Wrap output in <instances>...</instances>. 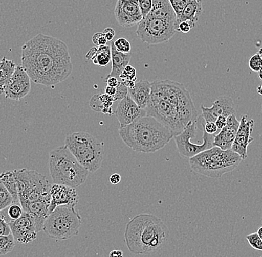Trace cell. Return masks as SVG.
<instances>
[{"label": "cell", "mask_w": 262, "mask_h": 257, "mask_svg": "<svg viewBox=\"0 0 262 257\" xmlns=\"http://www.w3.org/2000/svg\"><path fill=\"white\" fill-rule=\"evenodd\" d=\"M21 63L34 83L54 88L67 80L73 66L68 46L63 41L38 34L25 42Z\"/></svg>", "instance_id": "1"}, {"label": "cell", "mask_w": 262, "mask_h": 257, "mask_svg": "<svg viewBox=\"0 0 262 257\" xmlns=\"http://www.w3.org/2000/svg\"><path fill=\"white\" fill-rule=\"evenodd\" d=\"M147 116L154 118L169 129L173 137L183 132L198 113L189 91L179 82L169 79L151 83V92L147 107Z\"/></svg>", "instance_id": "2"}, {"label": "cell", "mask_w": 262, "mask_h": 257, "mask_svg": "<svg viewBox=\"0 0 262 257\" xmlns=\"http://www.w3.org/2000/svg\"><path fill=\"white\" fill-rule=\"evenodd\" d=\"M169 234L168 227L153 214H141L127 224L124 240L131 253L153 254L163 248Z\"/></svg>", "instance_id": "3"}, {"label": "cell", "mask_w": 262, "mask_h": 257, "mask_svg": "<svg viewBox=\"0 0 262 257\" xmlns=\"http://www.w3.org/2000/svg\"><path fill=\"white\" fill-rule=\"evenodd\" d=\"M119 133L127 147L134 151L143 153H156L173 138L169 129L147 115L126 127H120Z\"/></svg>", "instance_id": "4"}, {"label": "cell", "mask_w": 262, "mask_h": 257, "mask_svg": "<svg viewBox=\"0 0 262 257\" xmlns=\"http://www.w3.org/2000/svg\"><path fill=\"white\" fill-rule=\"evenodd\" d=\"M49 168L54 184L67 185L74 188L83 184L88 179L89 173L66 146L51 151Z\"/></svg>", "instance_id": "5"}, {"label": "cell", "mask_w": 262, "mask_h": 257, "mask_svg": "<svg viewBox=\"0 0 262 257\" xmlns=\"http://www.w3.org/2000/svg\"><path fill=\"white\" fill-rule=\"evenodd\" d=\"M242 158L232 150H223L213 147L189 158L191 169L194 173L209 178H219L236 169Z\"/></svg>", "instance_id": "6"}, {"label": "cell", "mask_w": 262, "mask_h": 257, "mask_svg": "<svg viewBox=\"0 0 262 257\" xmlns=\"http://www.w3.org/2000/svg\"><path fill=\"white\" fill-rule=\"evenodd\" d=\"M65 146L77 161L90 173H96L102 166L104 143L86 132H77L67 135Z\"/></svg>", "instance_id": "7"}, {"label": "cell", "mask_w": 262, "mask_h": 257, "mask_svg": "<svg viewBox=\"0 0 262 257\" xmlns=\"http://www.w3.org/2000/svg\"><path fill=\"white\" fill-rule=\"evenodd\" d=\"M82 219L75 207L58 206L46 219L44 233L57 241L67 240L79 233Z\"/></svg>", "instance_id": "8"}, {"label": "cell", "mask_w": 262, "mask_h": 257, "mask_svg": "<svg viewBox=\"0 0 262 257\" xmlns=\"http://www.w3.org/2000/svg\"><path fill=\"white\" fill-rule=\"evenodd\" d=\"M19 204L24 209L30 203L51 199L52 184L44 175L27 169L13 170Z\"/></svg>", "instance_id": "9"}, {"label": "cell", "mask_w": 262, "mask_h": 257, "mask_svg": "<svg viewBox=\"0 0 262 257\" xmlns=\"http://www.w3.org/2000/svg\"><path fill=\"white\" fill-rule=\"evenodd\" d=\"M174 22L147 16L138 24L137 37L148 45H158L168 42L174 36Z\"/></svg>", "instance_id": "10"}, {"label": "cell", "mask_w": 262, "mask_h": 257, "mask_svg": "<svg viewBox=\"0 0 262 257\" xmlns=\"http://www.w3.org/2000/svg\"><path fill=\"white\" fill-rule=\"evenodd\" d=\"M198 124H199V120L198 118L196 120L188 123V125L185 127L181 133L173 137L178 152L183 158H192L198 154L202 153L205 150H209L214 147L213 143H214V137L215 135L206 133L204 129H204L203 143L201 145H198L191 142V140L196 136Z\"/></svg>", "instance_id": "11"}, {"label": "cell", "mask_w": 262, "mask_h": 257, "mask_svg": "<svg viewBox=\"0 0 262 257\" xmlns=\"http://www.w3.org/2000/svg\"><path fill=\"white\" fill-rule=\"evenodd\" d=\"M31 91V78L22 65H16L15 70L5 88V97L7 99L19 101Z\"/></svg>", "instance_id": "12"}, {"label": "cell", "mask_w": 262, "mask_h": 257, "mask_svg": "<svg viewBox=\"0 0 262 257\" xmlns=\"http://www.w3.org/2000/svg\"><path fill=\"white\" fill-rule=\"evenodd\" d=\"M15 242L19 244L32 243L37 239V232L34 218L24 212L20 218L8 223Z\"/></svg>", "instance_id": "13"}, {"label": "cell", "mask_w": 262, "mask_h": 257, "mask_svg": "<svg viewBox=\"0 0 262 257\" xmlns=\"http://www.w3.org/2000/svg\"><path fill=\"white\" fill-rule=\"evenodd\" d=\"M114 14L118 24L123 28L133 27L143 19L137 0H118Z\"/></svg>", "instance_id": "14"}, {"label": "cell", "mask_w": 262, "mask_h": 257, "mask_svg": "<svg viewBox=\"0 0 262 257\" xmlns=\"http://www.w3.org/2000/svg\"><path fill=\"white\" fill-rule=\"evenodd\" d=\"M51 203L49 214H51L58 206L76 207L79 197L76 188L67 185L53 184L50 190Z\"/></svg>", "instance_id": "15"}, {"label": "cell", "mask_w": 262, "mask_h": 257, "mask_svg": "<svg viewBox=\"0 0 262 257\" xmlns=\"http://www.w3.org/2000/svg\"><path fill=\"white\" fill-rule=\"evenodd\" d=\"M254 124L255 121L253 119H249L247 115L242 116L236 136L231 148L232 151L240 155L242 161L247 158V148L250 144L254 141L253 137H251Z\"/></svg>", "instance_id": "16"}, {"label": "cell", "mask_w": 262, "mask_h": 257, "mask_svg": "<svg viewBox=\"0 0 262 257\" xmlns=\"http://www.w3.org/2000/svg\"><path fill=\"white\" fill-rule=\"evenodd\" d=\"M201 117L206 122H215L220 116L228 118L232 114H236L233 100L231 97L220 96L212 104V107H206L201 105Z\"/></svg>", "instance_id": "17"}, {"label": "cell", "mask_w": 262, "mask_h": 257, "mask_svg": "<svg viewBox=\"0 0 262 257\" xmlns=\"http://www.w3.org/2000/svg\"><path fill=\"white\" fill-rule=\"evenodd\" d=\"M115 114L119 121L120 127H126L141 118L146 116L145 109H141L129 95L120 101Z\"/></svg>", "instance_id": "18"}, {"label": "cell", "mask_w": 262, "mask_h": 257, "mask_svg": "<svg viewBox=\"0 0 262 257\" xmlns=\"http://www.w3.org/2000/svg\"><path fill=\"white\" fill-rule=\"evenodd\" d=\"M240 121L237 120L236 114H232L227 119V124L220 132L214 135V147H217L223 150H230L238 129Z\"/></svg>", "instance_id": "19"}, {"label": "cell", "mask_w": 262, "mask_h": 257, "mask_svg": "<svg viewBox=\"0 0 262 257\" xmlns=\"http://www.w3.org/2000/svg\"><path fill=\"white\" fill-rule=\"evenodd\" d=\"M50 203L51 199H42L30 203L24 209V212L28 213L34 218L36 228L38 233L43 230L44 222L49 215Z\"/></svg>", "instance_id": "20"}, {"label": "cell", "mask_w": 262, "mask_h": 257, "mask_svg": "<svg viewBox=\"0 0 262 257\" xmlns=\"http://www.w3.org/2000/svg\"><path fill=\"white\" fill-rule=\"evenodd\" d=\"M151 92V83L147 80L136 82L135 86L128 88V95L139 108L145 109L150 100Z\"/></svg>", "instance_id": "21"}, {"label": "cell", "mask_w": 262, "mask_h": 257, "mask_svg": "<svg viewBox=\"0 0 262 257\" xmlns=\"http://www.w3.org/2000/svg\"><path fill=\"white\" fill-rule=\"evenodd\" d=\"M157 19L176 22L177 16L168 0H152V8L148 15Z\"/></svg>", "instance_id": "22"}, {"label": "cell", "mask_w": 262, "mask_h": 257, "mask_svg": "<svg viewBox=\"0 0 262 257\" xmlns=\"http://www.w3.org/2000/svg\"><path fill=\"white\" fill-rule=\"evenodd\" d=\"M111 63L112 68L111 73L106 77H115L119 80V76L122 73L123 69L129 65L130 63L131 53L124 54L119 52L115 48L114 42L111 44Z\"/></svg>", "instance_id": "23"}, {"label": "cell", "mask_w": 262, "mask_h": 257, "mask_svg": "<svg viewBox=\"0 0 262 257\" xmlns=\"http://www.w3.org/2000/svg\"><path fill=\"white\" fill-rule=\"evenodd\" d=\"M204 11L203 3L201 0H186V5L182 13L181 17L178 24L175 25L174 28L176 30L178 24L183 21H189L196 26V22L199 20L200 16Z\"/></svg>", "instance_id": "24"}, {"label": "cell", "mask_w": 262, "mask_h": 257, "mask_svg": "<svg viewBox=\"0 0 262 257\" xmlns=\"http://www.w3.org/2000/svg\"><path fill=\"white\" fill-rule=\"evenodd\" d=\"M114 102V98L112 96H108L105 93H101L92 97L90 106L95 112L112 115L114 113L112 108Z\"/></svg>", "instance_id": "25"}, {"label": "cell", "mask_w": 262, "mask_h": 257, "mask_svg": "<svg viewBox=\"0 0 262 257\" xmlns=\"http://www.w3.org/2000/svg\"><path fill=\"white\" fill-rule=\"evenodd\" d=\"M85 57L88 60H92L95 65L101 67L106 66L111 60V45L93 47L90 49Z\"/></svg>", "instance_id": "26"}, {"label": "cell", "mask_w": 262, "mask_h": 257, "mask_svg": "<svg viewBox=\"0 0 262 257\" xmlns=\"http://www.w3.org/2000/svg\"><path fill=\"white\" fill-rule=\"evenodd\" d=\"M15 68L14 60H8L6 57H3L0 60V95L4 94L5 88Z\"/></svg>", "instance_id": "27"}, {"label": "cell", "mask_w": 262, "mask_h": 257, "mask_svg": "<svg viewBox=\"0 0 262 257\" xmlns=\"http://www.w3.org/2000/svg\"><path fill=\"white\" fill-rule=\"evenodd\" d=\"M0 182L4 185L5 188L12 196L14 203L19 202L15 178L13 171L3 172L0 173Z\"/></svg>", "instance_id": "28"}, {"label": "cell", "mask_w": 262, "mask_h": 257, "mask_svg": "<svg viewBox=\"0 0 262 257\" xmlns=\"http://www.w3.org/2000/svg\"><path fill=\"white\" fill-rule=\"evenodd\" d=\"M15 243L12 233L0 235V255H6L11 253L15 247Z\"/></svg>", "instance_id": "29"}, {"label": "cell", "mask_w": 262, "mask_h": 257, "mask_svg": "<svg viewBox=\"0 0 262 257\" xmlns=\"http://www.w3.org/2000/svg\"><path fill=\"white\" fill-rule=\"evenodd\" d=\"M24 213V211L21 204H19V202H16L13 203L12 204H11V205L8 207L7 215H3V214H0L4 217L6 222L9 223L11 221L16 220V219L20 218Z\"/></svg>", "instance_id": "30"}, {"label": "cell", "mask_w": 262, "mask_h": 257, "mask_svg": "<svg viewBox=\"0 0 262 257\" xmlns=\"http://www.w3.org/2000/svg\"><path fill=\"white\" fill-rule=\"evenodd\" d=\"M13 203H14V201L12 196L4 185L0 182V212L7 209Z\"/></svg>", "instance_id": "31"}, {"label": "cell", "mask_w": 262, "mask_h": 257, "mask_svg": "<svg viewBox=\"0 0 262 257\" xmlns=\"http://www.w3.org/2000/svg\"><path fill=\"white\" fill-rule=\"evenodd\" d=\"M119 81H137V70L134 67L127 65L125 68L123 69L122 73L119 76Z\"/></svg>", "instance_id": "32"}, {"label": "cell", "mask_w": 262, "mask_h": 257, "mask_svg": "<svg viewBox=\"0 0 262 257\" xmlns=\"http://www.w3.org/2000/svg\"><path fill=\"white\" fill-rule=\"evenodd\" d=\"M168 1H169L170 4H171L175 14H176L177 21L175 22V25L178 24L180 17H181L182 13H183V9H184L185 6L186 5V0H168Z\"/></svg>", "instance_id": "33"}, {"label": "cell", "mask_w": 262, "mask_h": 257, "mask_svg": "<svg viewBox=\"0 0 262 257\" xmlns=\"http://www.w3.org/2000/svg\"><path fill=\"white\" fill-rule=\"evenodd\" d=\"M115 48L122 53L128 54L131 52V45L130 42L124 37L117 39L114 42Z\"/></svg>", "instance_id": "34"}, {"label": "cell", "mask_w": 262, "mask_h": 257, "mask_svg": "<svg viewBox=\"0 0 262 257\" xmlns=\"http://www.w3.org/2000/svg\"><path fill=\"white\" fill-rule=\"evenodd\" d=\"M246 239L254 249L262 250V240L258 233L249 234L246 237Z\"/></svg>", "instance_id": "35"}, {"label": "cell", "mask_w": 262, "mask_h": 257, "mask_svg": "<svg viewBox=\"0 0 262 257\" xmlns=\"http://www.w3.org/2000/svg\"><path fill=\"white\" fill-rule=\"evenodd\" d=\"M248 65L252 71L259 72L262 68V59L259 54H255L250 57Z\"/></svg>", "instance_id": "36"}, {"label": "cell", "mask_w": 262, "mask_h": 257, "mask_svg": "<svg viewBox=\"0 0 262 257\" xmlns=\"http://www.w3.org/2000/svg\"><path fill=\"white\" fill-rule=\"evenodd\" d=\"M142 17H146L152 8V0H137Z\"/></svg>", "instance_id": "37"}, {"label": "cell", "mask_w": 262, "mask_h": 257, "mask_svg": "<svg viewBox=\"0 0 262 257\" xmlns=\"http://www.w3.org/2000/svg\"><path fill=\"white\" fill-rule=\"evenodd\" d=\"M127 95H128V88L124 86L122 81H119V85L116 87V95L114 97V101H122Z\"/></svg>", "instance_id": "38"}, {"label": "cell", "mask_w": 262, "mask_h": 257, "mask_svg": "<svg viewBox=\"0 0 262 257\" xmlns=\"http://www.w3.org/2000/svg\"><path fill=\"white\" fill-rule=\"evenodd\" d=\"M92 40H93V44L97 47L106 45L108 42L105 37H104V34L101 32L96 33V34L93 35Z\"/></svg>", "instance_id": "39"}, {"label": "cell", "mask_w": 262, "mask_h": 257, "mask_svg": "<svg viewBox=\"0 0 262 257\" xmlns=\"http://www.w3.org/2000/svg\"><path fill=\"white\" fill-rule=\"evenodd\" d=\"M194 28V25L190 22L189 21H183L178 24L176 29V32L183 33V34H187L191 29Z\"/></svg>", "instance_id": "40"}, {"label": "cell", "mask_w": 262, "mask_h": 257, "mask_svg": "<svg viewBox=\"0 0 262 257\" xmlns=\"http://www.w3.org/2000/svg\"><path fill=\"white\" fill-rule=\"evenodd\" d=\"M11 233L9 225H8L4 217L0 214V235H8V234Z\"/></svg>", "instance_id": "41"}, {"label": "cell", "mask_w": 262, "mask_h": 257, "mask_svg": "<svg viewBox=\"0 0 262 257\" xmlns=\"http://www.w3.org/2000/svg\"><path fill=\"white\" fill-rule=\"evenodd\" d=\"M204 129L206 133L210 134V135H214L219 130L214 122H206L204 125Z\"/></svg>", "instance_id": "42"}, {"label": "cell", "mask_w": 262, "mask_h": 257, "mask_svg": "<svg viewBox=\"0 0 262 257\" xmlns=\"http://www.w3.org/2000/svg\"><path fill=\"white\" fill-rule=\"evenodd\" d=\"M103 34H104V37L107 41H112L114 40L115 36H116V32L112 28H106L104 29Z\"/></svg>", "instance_id": "43"}, {"label": "cell", "mask_w": 262, "mask_h": 257, "mask_svg": "<svg viewBox=\"0 0 262 257\" xmlns=\"http://www.w3.org/2000/svg\"><path fill=\"white\" fill-rule=\"evenodd\" d=\"M105 82L107 86H111V87H117L119 83V80L115 77H106Z\"/></svg>", "instance_id": "44"}, {"label": "cell", "mask_w": 262, "mask_h": 257, "mask_svg": "<svg viewBox=\"0 0 262 257\" xmlns=\"http://www.w3.org/2000/svg\"><path fill=\"white\" fill-rule=\"evenodd\" d=\"M227 119L228 118L226 117V116H220V117L217 118V120L215 121V124L217 126V129H222L225 127L226 124H227Z\"/></svg>", "instance_id": "45"}, {"label": "cell", "mask_w": 262, "mask_h": 257, "mask_svg": "<svg viewBox=\"0 0 262 257\" xmlns=\"http://www.w3.org/2000/svg\"><path fill=\"white\" fill-rule=\"evenodd\" d=\"M110 181H111L112 184H118L120 183L121 181V176L118 173H114V174L111 175L110 177Z\"/></svg>", "instance_id": "46"}, {"label": "cell", "mask_w": 262, "mask_h": 257, "mask_svg": "<svg viewBox=\"0 0 262 257\" xmlns=\"http://www.w3.org/2000/svg\"><path fill=\"white\" fill-rule=\"evenodd\" d=\"M104 93H105L106 95H108V96H112L113 98H114L115 95H116V88L106 86L105 88H104Z\"/></svg>", "instance_id": "47"}, {"label": "cell", "mask_w": 262, "mask_h": 257, "mask_svg": "<svg viewBox=\"0 0 262 257\" xmlns=\"http://www.w3.org/2000/svg\"><path fill=\"white\" fill-rule=\"evenodd\" d=\"M109 257H124V254L122 250H114L110 253Z\"/></svg>", "instance_id": "48"}, {"label": "cell", "mask_w": 262, "mask_h": 257, "mask_svg": "<svg viewBox=\"0 0 262 257\" xmlns=\"http://www.w3.org/2000/svg\"><path fill=\"white\" fill-rule=\"evenodd\" d=\"M256 90L257 93H258V95H260V96H262V85H260V86L257 88Z\"/></svg>", "instance_id": "49"}, {"label": "cell", "mask_w": 262, "mask_h": 257, "mask_svg": "<svg viewBox=\"0 0 262 257\" xmlns=\"http://www.w3.org/2000/svg\"><path fill=\"white\" fill-rule=\"evenodd\" d=\"M257 233L258 234V236H259L260 237H261V239L262 240V227H260L259 229H258V232H257Z\"/></svg>", "instance_id": "50"}, {"label": "cell", "mask_w": 262, "mask_h": 257, "mask_svg": "<svg viewBox=\"0 0 262 257\" xmlns=\"http://www.w3.org/2000/svg\"><path fill=\"white\" fill-rule=\"evenodd\" d=\"M258 73H259V74H258V77H259L260 79L262 81V68L260 69V71L258 72Z\"/></svg>", "instance_id": "51"}, {"label": "cell", "mask_w": 262, "mask_h": 257, "mask_svg": "<svg viewBox=\"0 0 262 257\" xmlns=\"http://www.w3.org/2000/svg\"><path fill=\"white\" fill-rule=\"evenodd\" d=\"M258 53L259 54V55L260 56H261L262 59V48L259 49V51H258Z\"/></svg>", "instance_id": "52"}]
</instances>
